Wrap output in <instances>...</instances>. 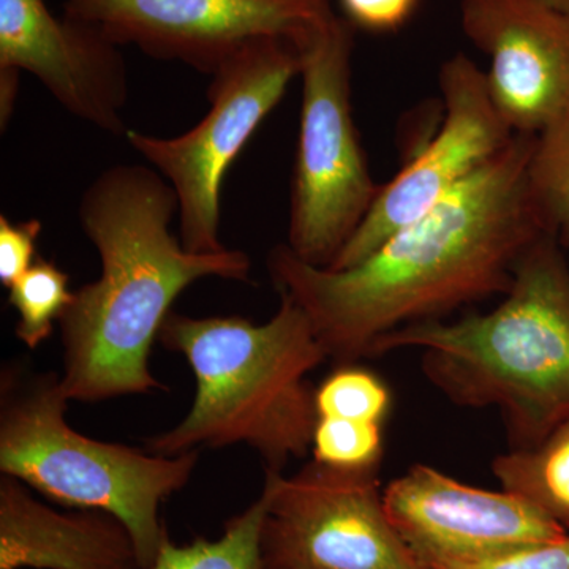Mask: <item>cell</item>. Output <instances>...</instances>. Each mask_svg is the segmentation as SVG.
Listing matches in <instances>:
<instances>
[{
    "label": "cell",
    "instance_id": "1",
    "mask_svg": "<svg viewBox=\"0 0 569 569\" xmlns=\"http://www.w3.org/2000/svg\"><path fill=\"white\" fill-rule=\"evenodd\" d=\"M535 138L515 134L458 190L351 268L306 263L287 244L271 250L276 290L305 310L328 358H369L397 329L508 293L523 254L552 234L531 190Z\"/></svg>",
    "mask_w": 569,
    "mask_h": 569
},
{
    "label": "cell",
    "instance_id": "2",
    "mask_svg": "<svg viewBox=\"0 0 569 569\" xmlns=\"http://www.w3.org/2000/svg\"><path fill=\"white\" fill-rule=\"evenodd\" d=\"M176 216L173 187L146 164H114L82 193L78 217L102 274L74 291L59 320L70 400L99 402L162 388L149 355L176 298L204 277L249 282V254L189 252L171 231Z\"/></svg>",
    "mask_w": 569,
    "mask_h": 569
},
{
    "label": "cell",
    "instance_id": "3",
    "mask_svg": "<svg viewBox=\"0 0 569 569\" xmlns=\"http://www.w3.org/2000/svg\"><path fill=\"white\" fill-rule=\"evenodd\" d=\"M503 301L458 321H425L378 340L372 355L421 351L422 372L456 406L496 408L512 449L569 418V266L546 234L523 254Z\"/></svg>",
    "mask_w": 569,
    "mask_h": 569
},
{
    "label": "cell",
    "instance_id": "4",
    "mask_svg": "<svg viewBox=\"0 0 569 569\" xmlns=\"http://www.w3.org/2000/svg\"><path fill=\"white\" fill-rule=\"evenodd\" d=\"M159 340L192 367L197 395L178 426L149 440L153 455L244 443L280 470L312 451L318 413L307 376L328 355L290 296L280 295L279 310L264 325L171 312Z\"/></svg>",
    "mask_w": 569,
    "mask_h": 569
},
{
    "label": "cell",
    "instance_id": "5",
    "mask_svg": "<svg viewBox=\"0 0 569 569\" xmlns=\"http://www.w3.org/2000/svg\"><path fill=\"white\" fill-rule=\"evenodd\" d=\"M0 388V471L56 503L96 509L121 520L141 569L170 539L160 507L189 482L198 449L178 456L92 440L66 422L62 378L6 369Z\"/></svg>",
    "mask_w": 569,
    "mask_h": 569
},
{
    "label": "cell",
    "instance_id": "6",
    "mask_svg": "<svg viewBox=\"0 0 569 569\" xmlns=\"http://www.w3.org/2000/svg\"><path fill=\"white\" fill-rule=\"evenodd\" d=\"M353 29L336 17L299 48L302 107L287 247L320 268L332 264L380 190L351 107Z\"/></svg>",
    "mask_w": 569,
    "mask_h": 569
},
{
    "label": "cell",
    "instance_id": "7",
    "mask_svg": "<svg viewBox=\"0 0 569 569\" xmlns=\"http://www.w3.org/2000/svg\"><path fill=\"white\" fill-rule=\"evenodd\" d=\"M299 70L301 54L291 41H250L213 71L208 88L211 107L189 132L162 138L127 130L123 138L173 187L179 239L189 252L227 249L220 241L224 176Z\"/></svg>",
    "mask_w": 569,
    "mask_h": 569
},
{
    "label": "cell",
    "instance_id": "8",
    "mask_svg": "<svg viewBox=\"0 0 569 569\" xmlns=\"http://www.w3.org/2000/svg\"><path fill=\"white\" fill-rule=\"evenodd\" d=\"M378 467L313 460L293 477L266 470L263 569H426L397 533Z\"/></svg>",
    "mask_w": 569,
    "mask_h": 569
},
{
    "label": "cell",
    "instance_id": "9",
    "mask_svg": "<svg viewBox=\"0 0 569 569\" xmlns=\"http://www.w3.org/2000/svg\"><path fill=\"white\" fill-rule=\"evenodd\" d=\"M63 13L208 77L250 41L274 37L299 50L337 17L329 0H63Z\"/></svg>",
    "mask_w": 569,
    "mask_h": 569
},
{
    "label": "cell",
    "instance_id": "10",
    "mask_svg": "<svg viewBox=\"0 0 569 569\" xmlns=\"http://www.w3.org/2000/svg\"><path fill=\"white\" fill-rule=\"evenodd\" d=\"M445 118L410 162L380 187L372 208L329 269H348L369 257L389 236L413 223L458 190L515 133L498 114L486 71L463 52L449 58L438 73Z\"/></svg>",
    "mask_w": 569,
    "mask_h": 569
},
{
    "label": "cell",
    "instance_id": "11",
    "mask_svg": "<svg viewBox=\"0 0 569 569\" xmlns=\"http://www.w3.org/2000/svg\"><path fill=\"white\" fill-rule=\"evenodd\" d=\"M392 526L422 567L498 556L568 530L509 490L468 486L418 463L383 490Z\"/></svg>",
    "mask_w": 569,
    "mask_h": 569
},
{
    "label": "cell",
    "instance_id": "12",
    "mask_svg": "<svg viewBox=\"0 0 569 569\" xmlns=\"http://www.w3.org/2000/svg\"><path fill=\"white\" fill-rule=\"evenodd\" d=\"M460 26L489 59L486 80L515 134L569 118V13L539 0H460Z\"/></svg>",
    "mask_w": 569,
    "mask_h": 569
},
{
    "label": "cell",
    "instance_id": "13",
    "mask_svg": "<svg viewBox=\"0 0 569 569\" xmlns=\"http://www.w3.org/2000/svg\"><path fill=\"white\" fill-rule=\"evenodd\" d=\"M0 70L28 71L74 118L126 137L129 78L122 48L44 0H0Z\"/></svg>",
    "mask_w": 569,
    "mask_h": 569
},
{
    "label": "cell",
    "instance_id": "14",
    "mask_svg": "<svg viewBox=\"0 0 569 569\" xmlns=\"http://www.w3.org/2000/svg\"><path fill=\"white\" fill-rule=\"evenodd\" d=\"M0 569H141L121 520L96 509L59 512L24 482L0 481Z\"/></svg>",
    "mask_w": 569,
    "mask_h": 569
},
{
    "label": "cell",
    "instance_id": "15",
    "mask_svg": "<svg viewBox=\"0 0 569 569\" xmlns=\"http://www.w3.org/2000/svg\"><path fill=\"white\" fill-rule=\"evenodd\" d=\"M501 489L518 493L569 531V418L539 443L492 462Z\"/></svg>",
    "mask_w": 569,
    "mask_h": 569
},
{
    "label": "cell",
    "instance_id": "16",
    "mask_svg": "<svg viewBox=\"0 0 569 569\" xmlns=\"http://www.w3.org/2000/svg\"><path fill=\"white\" fill-rule=\"evenodd\" d=\"M261 496L241 515L228 520L217 539H194L186 546L164 542L151 569H263L260 537L264 518Z\"/></svg>",
    "mask_w": 569,
    "mask_h": 569
},
{
    "label": "cell",
    "instance_id": "17",
    "mask_svg": "<svg viewBox=\"0 0 569 569\" xmlns=\"http://www.w3.org/2000/svg\"><path fill=\"white\" fill-rule=\"evenodd\" d=\"M9 290L10 305L18 313V339L31 350L51 336L54 321L61 320L74 296L69 276L47 260H37Z\"/></svg>",
    "mask_w": 569,
    "mask_h": 569
},
{
    "label": "cell",
    "instance_id": "18",
    "mask_svg": "<svg viewBox=\"0 0 569 569\" xmlns=\"http://www.w3.org/2000/svg\"><path fill=\"white\" fill-rule=\"evenodd\" d=\"M529 170L549 230L569 249V118L535 138Z\"/></svg>",
    "mask_w": 569,
    "mask_h": 569
},
{
    "label": "cell",
    "instance_id": "19",
    "mask_svg": "<svg viewBox=\"0 0 569 569\" xmlns=\"http://www.w3.org/2000/svg\"><path fill=\"white\" fill-rule=\"evenodd\" d=\"M318 418L383 422L391 408V392L370 370L347 366L331 373L316 391Z\"/></svg>",
    "mask_w": 569,
    "mask_h": 569
},
{
    "label": "cell",
    "instance_id": "20",
    "mask_svg": "<svg viewBox=\"0 0 569 569\" xmlns=\"http://www.w3.org/2000/svg\"><path fill=\"white\" fill-rule=\"evenodd\" d=\"M313 460L337 468L378 467L383 456L380 422L318 418L312 441Z\"/></svg>",
    "mask_w": 569,
    "mask_h": 569
},
{
    "label": "cell",
    "instance_id": "21",
    "mask_svg": "<svg viewBox=\"0 0 569 569\" xmlns=\"http://www.w3.org/2000/svg\"><path fill=\"white\" fill-rule=\"evenodd\" d=\"M426 569H569V531L552 541L538 542L470 561H443Z\"/></svg>",
    "mask_w": 569,
    "mask_h": 569
},
{
    "label": "cell",
    "instance_id": "22",
    "mask_svg": "<svg viewBox=\"0 0 569 569\" xmlns=\"http://www.w3.org/2000/svg\"><path fill=\"white\" fill-rule=\"evenodd\" d=\"M41 233L37 219L13 223L0 216V282L10 288L36 263V242Z\"/></svg>",
    "mask_w": 569,
    "mask_h": 569
},
{
    "label": "cell",
    "instance_id": "23",
    "mask_svg": "<svg viewBox=\"0 0 569 569\" xmlns=\"http://www.w3.org/2000/svg\"><path fill=\"white\" fill-rule=\"evenodd\" d=\"M353 28L373 33L395 32L413 17L419 0H339Z\"/></svg>",
    "mask_w": 569,
    "mask_h": 569
},
{
    "label": "cell",
    "instance_id": "24",
    "mask_svg": "<svg viewBox=\"0 0 569 569\" xmlns=\"http://www.w3.org/2000/svg\"><path fill=\"white\" fill-rule=\"evenodd\" d=\"M20 92V71L0 70V126L6 129Z\"/></svg>",
    "mask_w": 569,
    "mask_h": 569
},
{
    "label": "cell",
    "instance_id": "25",
    "mask_svg": "<svg viewBox=\"0 0 569 569\" xmlns=\"http://www.w3.org/2000/svg\"><path fill=\"white\" fill-rule=\"evenodd\" d=\"M539 2L546 3V6L552 7V9L567 11V13H569V0H539Z\"/></svg>",
    "mask_w": 569,
    "mask_h": 569
}]
</instances>
